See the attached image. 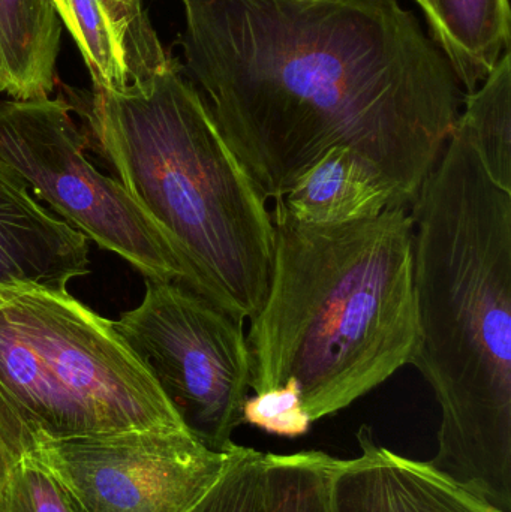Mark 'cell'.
<instances>
[{
  "label": "cell",
  "instance_id": "1",
  "mask_svg": "<svg viewBox=\"0 0 511 512\" xmlns=\"http://www.w3.org/2000/svg\"><path fill=\"white\" fill-rule=\"evenodd\" d=\"M185 68L267 200L335 147L414 203L465 93L399 0H180Z\"/></svg>",
  "mask_w": 511,
  "mask_h": 512
},
{
  "label": "cell",
  "instance_id": "2",
  "mask_svg": "<svg viewBox=\"0 0 511 512\" xmlns=\"http://www.w3.org/2000/svg\"><path fill=\"white\" fill-rule=\"evenodd\" d=\"M411 209L413 366L441 409L429 462L511 512V191L456 122Z\"/></svg>",
  "mask_w": 511,
  "mask_h": 512
},
{
  "label": "cell",
  "instance_id": "3",
  "mask_svg": "<svg viewBox=\"0 0 511 512\" xmlns=\"http://www.w3.org/2000/svg\"><path fill=\"white\" fill-rule=\"evenodd\" d=\"M275 251L251 318V391L299 382L312 423L344 411L413 364L420 348L413 219L407 207L338 227L272 212Z\"/></svg>",
  "mask_w": 511,
  "mask_h": 512
},
{
  "label": "cell",
  "instance_id": "4",
  "mask_svg": "<svg viewBox=\"0 0 511 512\" xmlns=\"http://www.w3.org/2000/svg\"><path fill=\"white\" fill-rule=\"evenodd\" d=\"M84 114L117 180L191 265L204 297L254 318L272 273V212L182 66L168 56L123 89L93 86Z\"/></svg>",
  "mask_w": 511,
  "mask_h": 512
},
{
  "label": "cell",
  "instance_id": "5",
  "mask_svg": "<svg viewBox=\"0 0 511 512\" xmlns=\"http://www.w3.org/2000/svg\"><path fill=\"white\" fill-rule=\"evenodd\" d=\"M188 430L114 321L69 292L0 304V433L26 456L45 439Z\"/></svg>",
  "mask_w": 511,
  "mask_h": 512
},
{
  "label": "cell",
  "instance_id": "6",
  "mask_svg": "<svg viewBox=\"0 0 511 512\" xmlns=\"http://www.w3.org/2000/svg\"><path fill=\"white\" fill-rule=\"evenodd\" d=\"M71 110L62 98L0 102V162L36 200L87 240L122 256L146 280L180 283L204 297L200 280L167 234L119 180L89 161L86 135Z\"/></svg>",
  "mask_w": 511,
  "mask_h": 512
},
{
  "label": "cell",
  "instance_id": "7",
  "mask_svg": "<svg viewBox=\"0 0 511 512\" xmlns=\"http://www.w3.org/2000/svg\"><path fill=\"white\" fill-rule=\"evenodd\" d=\"M245 319L176 282L147 280L143 300L114 327L158 382L186 429L230 453L251 391Z\"/></svg>",
  "mask_w": 511,
  "mask_h": 512
},
{
  "label": "cell",
  "instance_id": "8",
  "mask_svg": "<svg viewBox=\"0 0 511 512\" xmlns=\"http://www.w3.org/2000/svg\"><path fill=\"white\" fill-rule=\"evenodd\" d=\"M230 453L171 430L45 439L26 456L50 469L84 512H192Z\"/></svg>",
  "mask_w": 511,
  "mask_h": 512
},
{
  "label": "cell",
  "instance_id": "9",
  "mask_svg": "<svg viewBox=\"0 0 511 512\" xmlns=\"http://www.w3.org/2000/svg\"><path fill=\"white\" fill-rule=\"evenodd\" d=\"M356 439L359 456L330 466V512H504L431 462L377 444L366 424Z\"/></svg>",
  "mask_w": 511,
  "mask_h": 512
},
{
  "label": "cell",
  "instance_id": "10",
  "mask_svg": "<svg viewBox=\"0 0 511 512\" xmlns=\"http://www.w3.org/2000/svg\"><path fill=\"white\" fill-rule=\"evenodd\" d=\"M87 273L86 236L44 209L0 162V304L38 289L68 292Z\"/></svg>",
  "mask_w": 511,
  "mask_h": 512
},
{
  "label": "cell",
  "instance_id": "11",
  "mask_svg": "<svg viewBox=\"0 0 511 512\" xmlns=\"http://www.w3.org/2000/svg\"><path fill=\"white\" fill-rule=\"evenodd\" d=\"M276 201L294 221L315 227L366 221L399 207L380 171L347 147L324 153Z\"/></svg>",
  "mask_w": 511,
  "mask_h": 512
},
{
  "label": "cell",
  "instance_id": "12",
  "mask_svg": "<svg viewBox=\"0 0 511 512\" xmlns=\"http://www.w3.org/2000/svg\"><path fill=\"white\" fill-rule=\"evenodd\" d=\"M92 75L93 86L120 90L134 77L138 54L159 45L141 5L110 0H51Z\"/></svg>",
  "mask_w": 511,
  "mask_h": 512
},
{
  "label": "cell",
  "instance_id": "13",
  "mask_svg": "<svg viewBox=\"0 0 511 512\" xmlns=\"http://www.w3.org/2000/svg\"><path fill=\"white\" fill-rule=\"evenodd\" d=\"M465 95L479 89L510 50L509 0H414Z\"/></svg>",
  "mask_w": 511,
  "mask_h": 512
},
{
  "label": "cell",
  "instance_id": "14",
  "mask_svg": "<svg viewBox=\"0 0 511 512\" xmlns=\"http://www.w3.org/2000/svg\"><path fill=\"white\" fill-rule=\"evenodd\" d=\"M60 41L51 0H0V93L14 101L50 98Z\"/></svg>",
  "mask_w": 511,
  "mask_h": 512
},
{
  "label": "cell",
  "instance_id": "15",
  "mask_svg": "<svg viewBox=\"0 0 511 512\" xmlns=\"http://www.w3.org/2000/svg\"><path fill=\"white\" fill-rule=\"evenodd\" d=\"M458 125L501 188L511 191V54L506 51L479 89L464 98Z\"/></svg>",
  "mask_w": 511,
  "mask_h": 512
},
{
  "label": "cell",
  "instance_id": "16",
  "mask_svg": "<svg viewBox=\"0 0 511 512\" xmlns=\"http://www.w3.org/2000/svg\"><path fill=\"white\" fill-rule=\"evenodd\" d=\"M323 451L264 454L266 512H330L329 472Z\"/></svg>",
  "mask_w": 511,
  "mask_h": 512
},
{
  "label": "cell",
  "instance_id": "17",
  "mask_svg": "<svg viewBox=\"0 0 511 512\" xmlns=\"http://www.w3.org/2000/svg\"><path fill=\"white\" fill-rule=\"evenodd\" d=\"M264 454L236 445L218 483L192 512H266Z\"/></svg>",
  "mask_w": 511,
  "mask_h": 512
},
{
  "label": "cell",
  "instance_id": "18",
  "mask_svg": "<svg viewBox=\"0 0 511 512\" xmlns=\"http://www.w3.org/2000/svg\"><path fill=\"white\" fill-rule=\"evenodd\" d=\"M0 512H84L68 487L30 456L18 460L0 490Z\"/></svg>",
  "mask_w": 511,
  "mask_h": 512
},
{
  "label": "cell",
  "instance_id": "19",
  "mask_svg": "<svg viewBox=\"0 0 511 512\" xmlns=\"http://www.w3.org/2000/svg\"><path fill=\"white\" fill-rule=\"evenodd\" d=\"M242 423L282 438L306 435L312 420L303 408L299 382L290 378L281 387L246 397Z\"/></svg>",
  "mask_w": 511,
  "mask_h": 512
},
{
  "label": "cell",
  "instance_id": "20",
  "mask_svg": "<svg viewBox=\"0 0 511 512\" xmlns=\"http://www.w3.org/2000/svg\"><path fill=\"white\" fill-rule=\"evenodd\" d=\"M20 459H23V457L18 456V454L12 450L11 445L6 442V439L3 438L2 433H0V490H2L3 484H5L12 466Z\"/></svg>",
  "mask_w": 511,
  "mask_h": 512
},
{
  "label": "cell",
  "instance_id": "21",
  "mask_svg": "<svg viewBox=\"0 0 511 512\" xmlns=\"http://www.w3.org/2000/svg\"><path fill=\"white\" fill-rule=\"evenodd\" d=\"M110 2L119 3V5L125 6L141 5V0H110Z\"/></svg>",
  "mask_w": 511,
  "mask_h": 512
},
{
  "label": "cell",
  "instance_id": "22",
  "mask_svg": "<svg viewBox=\"0 0 511 512\" xmlns=\"http://www.w3.org/2000/svg\"><path fill=\"white\" fill-rule=\"evenodd\" d=\"M290 2H306V0H290Z\"/></svg>",
  "mask_w": 511,
  "mask_h": 512
}]
</instances>
